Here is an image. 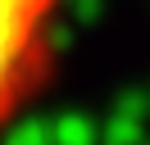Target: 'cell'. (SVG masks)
<instances>
[{
	"instance_id": "1",
	"label": "cell",
	"mask_w": 150,
	"mask_h": 145,
	"mask_svg": "<svg viewBox=\"0 0 150 145\" xmlns=\"http://www.w3.org/2000/svg\"><path fill=\"white\" fill-rule=\"evenodd\" d=\"M55 14L59 0H0V118L41 86Z\"/></svg>"
}]
</instances>
